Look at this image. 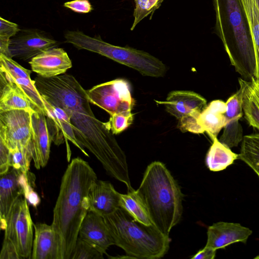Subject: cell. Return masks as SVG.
Instances as JSON below:
<instances>
[{
	"label": "cell",
	"instance_id": "obj_4",
	"mask_svg": "<svg viewBox=\"0 0 259 259\" xmlns=\"http://www.w3.org/2000/svg\"><path fill=\"white\" fill-rule=\"evenodd\" d=\"M215 28L231 64L244 80L255 77L254 48L238 0H214Z\"/></svg>",
	"mask_w": 259,
	"mask_h": 259
},
{
	"label": "cell",
	"instance_id": "obj_24",
	"mask_svg": "<svg viewBox=\"0 0 259 259\" xmlns=\"http://www.w3.org/2000/svg\"><path fill=\"white\" fill-rule=\"evenodd\" d=\"M206 156L205 163L212 171L225 169L238 159L239 154L233 152L231 148L221 143L217 138L212 141Z\"/></svg>",
	"mask_w": 259,
	"mask_h": 259
},
{
	"label": "cell",
	"instance_id": "obj_20",
	"mask_svg": "<svg viewBox=\"0 0 259 259\" xmlns=\"http://www.w3.org/2000/svg\"><path fill=\"white\" fill-rule=\"evenodd\" d=\"M20 171L12 168L1 176L0 179V221L1 228H6L7 218L13 205L23 195L20 182Z\"/></svg>",
	"mask_w": 259,
	"mask_h": 259
},
{
	"label": "cell",
	"instance_id": "obj_30",
	"mask_svg": "<svg viewBox=\"0 0 259 259\" xmlns=\"http://www.w3.org/2000/svg\"><path fill=\"white\" fill-rule=\"evenodd\" d=\"M164 0H135V8L134 12V21L131 30L144 18L153 13L161 6Z\"/></svg>",
	"mask_w": 259,
	"mask_h": 259
},
{
	"label": "cell",
	"instance_id": "obj_35",
	"mask_svg": "<svg viewBox=\"0 0 259 259\" xmlns=\"http://www.w3.org/2000/svg\"><path fill=\"white\" fill-rule=\"evenodd\" d=\"M65 8L78 13H88L93 10L89 0H73L64 4Z\"/></svg>",
	"mask_w": 259,
	"mask_h": 259
},
{
	"label": "cell",
	"instance_id": "obj_11",
	"mask_svg": "<svg viewBox=\"0 0 259 259\" xmlns=\"http://www.w3.org/2000/svg\"><path fill=\"white\" fill-rule=\"evenodd\" d=\"M57 41L37 29H20L10 39L9 51L11 57L27 61L41 53L56 47Z\"/></svg>",
	"mask_w": 259,
	"mask_h": 259
},
{
	"label": "cell",
	"instance_id": "obj_17",
	"mask_svg": "<svg viewBox=\"0 0 259 259\" xmlns=\"http://www.w3.org/2000/svg\"><path fill=\"white\" fill-rule=\"evenodd\" d=\"M120 195L110 182L97 179L88 194L89 211L103 217L112 213L120 207Z\"/></svg>",
	"mask_w": 259,
	"mask_h": 259
},
{
	"label": "cell",
	"instance_id": "obj_31",
	"mask_svg": "<svg viewBox=\"0 0 259 259\" xmlns=\"http://www.w3.org/2000/svg\"><path fill=\"white\" fill-rule=\"evenodd\" d=\"M103 254L93 245L78 237L70 259H102Z\"/></svg>",
	"mask_w": 259,
	"mask_h": 259
},
{
	"label": "cell",
	"instance_id": "obj_5",
	"mask_svg": "<svg viewBox=\"0 0 259 259\" xmlns=\"http://www.w3.org/2000/svg\"><path fill=\"white\" fill-rule=\"evenodd\" d=\"M114 245L130 258L157 259L168 251L170 239L154 225L135 220L121 207L103 216Z\"/></svg>",
	"mask_w": 259,
	"mask_h": 259
},
{
	"label": "cell",
	"instance_id": "obj_1",
	"mask_svg": "<svg viewBox=\"0 0 259 259\" xmlns=\"http://www.w3.org/2000/svg\"><path fill=\"white\" fill-rule=\"evenodd\" d=\"M34 80L44 99L67 113L79 144L97 158L108 175L124 183L127 190L132 189L124 152L105 122L95 117L87 91L76 79L64 73L50 78L37 75Z\"/></svg>",
	"mask_w": 259,
	"mask_h": 259
},
{
	"label": "cell",
	"instance_id": "obj_27",
	"mask_svg": "<svg viewBox=\"0 0 259 259\" xmlns=\"http://www.w3.org/2000/svg\"><path fill=\"white\" fill-rule=\"evenodd\" d=\"M119 205L135 220L146 225H153L145 204L133 188L126 194H120Z\"/></svg>",
	"mask_w": 259,
	"mask_h": 259
},
{
	"label": "cell",
	"instance_id": "obj_13",
	"mask_svg": "<svg viewBox=\"0 0 259 259\" xmlns=\"http://www.w3.org/2000/svg\"><path fill=\"white\" fill-rule=\"evenodd\" d=\"M31 125L32 160L35 167L39 169L48 163L52 140L44 113L40 111L32 112Z\"/></svg>",
	"mask_w": 259,
	"mask_h": 259
},
{
	"label": "cell",
	"instance_id": "obj_18",
	"mask_svg": "<svg viewBox=\"0 0 259 259\" xmlns=\"http://www.w3.org/2000/svg\"><path fill=\"white\" fill-rule=\"evenodd\" d=\"M226 124L219 141L231 148L237 147L243 139V129L239 122L243 116L242 93L239 89L226 102Z\"/></svg>",
	"mask_w": 259,
	"mask_h": 259
},
{
	"label": "cell",
	"instance_id": "obj_2",
	"mask_svg": "<svg viewBox=\"0 0 259 259\" xmlns=\"http://www.w3.org/2000/svg\"><path fill=\"white\" fill-rule=\"evenodd\" d=\"M97 180L94 170L81 158H73L68 164L53 210V259H70L81 224L89 212L88 194Z\"/></svg>",
	"mask_w": 259,
	"mask_h": 259
},
{
	"label": "cell",
	"instance_id": "obj_37",
	"mask_svg": "<svg viewBox=\"0 0 259 259\" xmlns=\"http://www.w3.org/2000/svg\"><path fill=\"white\" fill-rule=\"evenodd\" d=\"M217 250L210 247H205L199 250L191 258L192 259H213L215 257Z\"/></svg>",
	"mask_w": 259,
	"mask_h": 259
},
{
	"label": "cell",
	"instance_id": "obj_10",
	"mask_svg": "<svg viewBox=\"0 0 259 259\" xmlns=\"http://www.w3.org/2000/svg\"><path fill=\"white\" fill-rule=\"evenodd\" d=\"M31 71L17 62L0 54V80L13 83L25 93L33 107L47 116L49 109L47 102L38 91L34 80L30 77Z\"/></svg>",
	"mask_w": 259,
	"mask_h": 259
},
{
	"label": "cell",
	"instance_id": "obj_15",
	"mask_svg": "<svg viewBox=\"0 0 259 259\" xmlns=\"http://www.w3.org/2000/svg\"><path fill=\"white\" fill-rule=\"evenodd\" d=\"M252 233L250 229L239 223L217 222L207 229L205 246L217 250L236 242L245 243Z\"/></svg>",
	"mask_w": 259,
	"mask_h": 259
},
{
	"label": "cell",
	"instance_id": "obj_9",
	"mask_svg": "<svg viewBox=\"0 0 259 259\" xmlns=\"http://www.w3.org/2000/svg\"><path fill=\"white\" fill-rule=\"evenodd\" d=\"M32 112L25 110L0 112V141L9 150L31 144Z\"/></svg>",
	"mask_w": 259,
	"mask_h": 259
},
{
	"label": "cell",
	"instance_id": "obj_21",
	"mask_svg": "<svg viewBox=\"0 0 259 259\" xmlns=\"http://www.w3.org/2000/svg\"><path fill=\"white\" fill-rule=\"evenodd\" d=\"M226 103L220 100L211 101L199 114L197 123L212 141L226 124Z\"/></svg>",
	"mask_w": 259,
	"mask_h": 259
},
{
	"label": "cell",
	"instance_id": "obj_16",
	"mask_svg": "<svg viewBox=\"0 0 259 259\" xmlns=\"http://www.w3.org/2000/svg\"><path fill=\"white\" fill-rule=\"evenodd\" d=\"M156 102L163 104L166 111L178 120L201 112L207 106L205 98L196 93L188 91H172L165 101Z\"/></svg>",
	"mask_w": 259,
	"mask_h": 259
},
{
	"label": "cell",
	"instance_id": "obj_8",
	"mask_svg": "<svg viewBox=\"0 0 259 259\" xmlns=\"http://www.w3.org/2000/svg\"><path fill=\"white\" fill-rule=\"evenodd\" d=\"M90 103L104 109L110 115L131 114L135 104L128 82L117 78L93 87L87 91Z\"/></svg>",
	"mask_w": 259,
	"mask_h": 259
},
{
	"label": "cell",
	"instance_id": "obj_19",
	"mask_svg": "<svg viewBox=\"0 0 259 259\" xmlns=\"http://www.w3.org/2000/svg\"><path fill=\"white\" fill-rule=\"evenodd\" d=\"M78 237L88 242L103 254L114 245L103 216L89 211L83 220Z\"/></svg>",
	"mask_w": 259,
	"mask_h": 259
},
{
	"label": "cell",
	"instance_id": "obj_28",
	"mask_svg": "<svg viewBox=\"0 0 259 259\" xmlns=\"http://www.w3.org/2000/svg\"><path fill=\"white\" fill-rule=\"evenodd\" d=\"M238 159L247 164L259 177V134L243 137Z\"/></svg>",
	"mask_w": 259,
	"mask_h": 259
},
{
	"label": "cell",
	"instance_id": "obj_25",
	"mask_svg": "<svg viewBox=\"0 0 259 259\" xmlns=\"http://www.w3.org/2000/svg\"><path fill=\"white\" fill-rule=\"evenodd\" d=\"M245 16L255 57L256 75L259 78V9L256 0H238Z\"/></svg>",
	"mask_w": 259,
	"mask_h": 259
},
{
	"label": "cell",
	"instance_id": "obj_3",
	"mask_svg": "<svg viewBox=\"0 0 259 259\" xmlns=\"http://www.w3.org/2000/svg\"><path fill=\"white\" fill-rule=\"evenodd\" d=\"M136 191L153 224L161 233L169 235L181 219L184 195L165 164L158 161L149 164Z\"/></svg>",
	"mask_w": 259,
	"mask_h": 259
},
{
	"label": "cell",
	"instance_id": "obj_12",
	"mask_svg": "<svg viewBox=\"0 0 259 259\" xmlns=\"http://www.w3.org/2000/svg\"><path fill=\"white\" fill-rule=\"evenodd\" d=\"M47 106L49 111L46 118L52 141L57 146L64 142L66 143L68 161H69L71 156L68 141L73 144L83 154L89 156L84 148L78 142L71 124L70 118L66 111L48 102H47Z\"/></svg>",
	"mask_w": 259,
	"mask_h": 259
},
{
	"label": "cell",
	"instance_id": "obj_29",
	"mask_svg": "<svg viewBox=\"0 0 259 259\" xmlns=\"http://www.w3.org/2000/svg\"><path fill=\"white\" fill-rule=\"evenodd\" d=\"M10 152L11 167L22 173L27 174L32 159L31 144L27 147H17L10 150Z\"/></svg>",
	"mask_w": 259,
	"mask_h": 259
},
{
	"label": "cell",
	"instance_id": "obj_33",
	"mask_svg": "<svg viewBox=\"0 0 259 259\" xmlns=\"http://www.w3.org/2000/svg\"><path fill=\"white\" fill-rule=\"evenodd\" d=\"M33 176V174L29 171L27 174L21 173L19 180L23 189V196L29 204L36 207L39 204L40 199L30 184L34 179Z\"/></svg>",
	"mask_w": 259,
	"mask_h": 259
},
{
	"label": "cell",
	"instance_id": "obj_38",
	"mask_svg": "<svg viewBox=\"0 0 259 259\" xmlns=\"http://www.w3.org/2000/svg\"><path fill=\"white\" fill-rule=\"evenodd\" d=\"M250 81L251 83L256 96L259 99V79L253 78Z\"/></svg>",
	"mask_w": 259,
	"mask_h": 259
},
{
	"label": "cell",
	"instance_id": "obj_22",
	"mask_svg": "<svg viewBox=\"0 0 259 259\" xmlns=\"http://www.w3.org/2000/svg\"><path fill=\"white\" fill-rule=\"evenodd\" d=\"M12 110H36L25 93L16 84L0 80V112Z\"/></svg>",
	"mask_w": 259,
	"mask_h": 259
},
{
	"label": "cell",
	"instance_id": "obj_32",
	"mask_svg": "<svg viewBox=\"0 0 259 259\" xmlns=\"http://www.w3.org/2000/svg\"><path fill=\"white\" fill-rule=\"evenodd\" d=\"M133 119V114H115L110 115L105 124L113 135H117L127 128L132 123Z\"/></svg>",
	"mask_w": 259,
	"mask_h": 259
},
{
	"label": "cell",
	"instance_id": "obj_7",
	"mask_svg": "<svg viewBox=\"0 0 259 259\" xmlns=\"http://www.w3.org/2000/svg\"><path fill=\"white\" fill-rule=\"evenodd\" d=\"M34 224L23 195L13 205L6 220L0 259L31 258Z\"/></svg>",
	"mask_w": 259,
	"mask_h": 259
},
{
	"label": "cell",
	"instance_id": "obj_34",
	"mask_svg": "<svg viewBox=\"0 0 259 259\" xmlns=\"http://www.w3.org/2000/svg\"><path fill=\"white\" fill-rule=\"evenodd\" d=\"M17 24L0 18V37L11 39L20 31Z\"/></svg>",
	"mask_w": 259,
	"mask_h": 259
},
{
	"label": "cell",
	"instance_id": "obj_36",
	"mask_svg": "<svg viewBox=\"0 0 259 259\" xmlns=\"http://www.w3.org/2000/svg\"><path fill=\"white\" fill-rule=\"evenodd\" d=\"M11 167L10 150L0 141V176L7 173Z\"/></svg>",
	"mask_w": 259,
	"mask_h": 259
},
{
	"label": "cell",
	"instance_id": "obj_23",
	"mask_svg": "<svg viewBox=\"0 0 259 259\" xmlns=\"http://www.w3.org/2000/svg\"><path fill=\"white\" fill-rule=\"evenodd\" d=\"M34 231L31 258L53 259L55 236L51 225L34 224Z\"/></svg>",
	"mask_w": 259,
	"mask_h": 259
},
{
	"label": "cell",
	"instance_id": "obj_39",
	"mask_svg": "<svg viewBox=\"0 0 259 259\" xmlns=\"http://www.w3.org/2000/svg\"><path fill=\"white\" fill-rule=\"evenodd\" d=\"M256 1L257 5L258 6V9H259V0H256Z\"/></svg>",
	"mask_w": 259,
	"mask_h": 259
},
{
	"label": "cell",
	"instance_id": "obj_14",
	"mask_svg": "<svg viewBox=\"0 0 259 259\" xmlns=\"http://www.w3.org/2000/svg\"><path fill=\"white\" fill-rule=\"evenodd\" d=\"M32 71L42 77L50 78L66 73L72 66L66 52L62 48L48 49L30 60Z\"/></svg>",
	"mask_w": 259,
	"mask_h": 259
},
{
	"label": "cell",
	"instance_id": "obj_26",
	"mask_svg": "<svg viewBox=\"0 0 259 259\" xmlns=\"http://www.w3.org/2000/svg\"><path fill=\"white\" fill-rule=\"evenodd\" d=\"M238 82L242 93L244 117L250 126L259 130V99L250 81L239 78Z\"/></svg>",
	"mask_w": 259,
	"mask_h": 259
},
{
	"label": "cell",
	"instance_id": "obj_6",
	"mask_svg": "<svg viewBox=\"0 0 259 259\" xmlns=\"http://www.w3.org/2000/svg\"><path fill=\"white\" fill-rule=\"evenodd\" d=\"M65 42L79 50L98 53L139 71L144 76L159 77L166 72L165 65L158 59L143 51L114 46L100 37H91L79 31H68Z\"/></svg>",
	"mask_w": 259,
	"mask_h": 259
}]
</instances>
